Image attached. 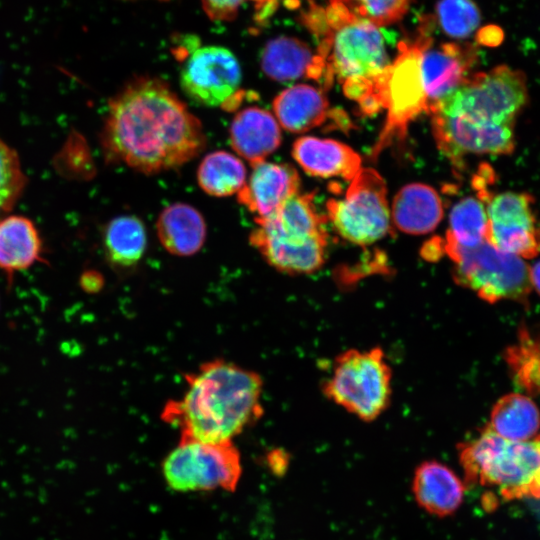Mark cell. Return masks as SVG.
<instances>
[{
  "instance_id": "1",
  "label": "cell",
  "mask_w": 540,
  "mask_h": 540,
  "mask_svg": "<svg viewBox=\"0 0 540 540\" xmlns=\"http://www.w3.org/2000/svg\"><path fill=\"white\" fill-rule=\"evenodd\" d=\"M100 139L108 161L149 175L182 166L206 144L199 119L152 76L134 77L112 97Z\"/></svg>"
},
{
  "instance_id": "2",
  "label": "cell",
  "mask_w": 540,
  "mask_h": 540,
  "mask_svg": "<svg viewBox=\"0 0 540 540\" xmlns=\"http://www.w3.org/2000/svg\"><path fill=\"white\" fill-rule=\"evenodd\" d=\"M186 388L169 400L161 419L181 436L210 443L233 442L263 415V381L252 370L225 359L202 363L185 374Z\"/></svg>"
},
{
  "instance_id": "3",
  "label": "cell",
  "mask_w": 540,
  "mask_h": 540,
  "mask_svg": "<svg viewBox=\"0 0 540 540\" xmlns=\"http://www.w3.org/2000/svg\"><path fill=\"white\" fill-rule=\"evenodd\" d=\"M302 21L319 41L317 53L326 63L323 85L328 88L336 77L364 115L385 109L391 62L380 27L313 2L303 11Z\"/></svg>"
},
{
  "instance_id": "4",
  "label": "cell",
  "mask_w": 540,
  "mask_h": 540,
  "mask_svg": "<svg viewBox=\"0 0 540 540\" xmlns=\"http://www.w3.org/2000/svg\"><path fill=\"white\" fill-rule=\"evenodd\" d=\"M312 193L296 194L272 216L256 221L249 243L273 268L288 274H309L325 261V218Z\"/></svg>"
},
{
  "instance_id": "5",
  "label": "cell",
  "mask_w": 540,
  "mask_h": 540,
  "mask_svg": "<svg viewBox=\"0 0 540 540\" xmlns=\"http://www.w3.org/2000/svg\"><path fill=\"white\" fill-rule=\"evenodd\" d=\"M458 449L466 483L493 488L504 500H540V436L511 441L488 426Z\"/></svg>"
},
{
  "instance_id": "6",
  "label": "cell",
  "mask_w": 540,
  "mask_h": 540,
  "mask_svg": "<svg viewBox=\"0 0 540 540\" xmlns=\"http://www.w3.org/2000/svg\"><path fill=\"white\" fill-rule=\"evenodd\" d=\"M527 99L524 73L500 65L471 74L458 89L431 105L427 114H441L478 125L513 126Z\"/></svg>"
},
{
  "instance_id": "7",
  "label": "cell",
  "mask_w": 540,
  "mask_h": 540,
  "mask_svg": "<svg viewBox=\"0 0 540 540\" xmlns=\"http://www.w3.org/2000/svg\"><path fill=\"white\" fill-rule=\"evenodd\" d=\"M161 473L176 492L232 491L239 483L242 464L233 442L210 443L181 436L163 459Z\"/></svg>"
},
{
  "instance_id": "8",
  "label": "cell",
  "mask_w": 540,
  "mask_h": 540,
  "mask_svg": "<svg viewBox=\"0 0 540 540\" xmlns=\"http://www.w3.org/2000/svg\"><path fill=\"white\" fill-rule=\"evenodd\" d=\"M323 390L329 399L360 419H376L391 396V370L383 351L351 349L342 353Z\"/></svg>"
},
{
  "instance_id": "9",
  "label": "cell",
  "mask_w": 540,
  "mask_h": 540,
  "mask_svg": "<svg viewBox=\"0 0 540 540\" xmlns=\"http://www.w3.org/2000/svg\"><path fill=\"white\" fill-rule=\"evenodd\" d=\"M182 61L180 85L194 102L233 108L241 100V68L235 55L216 45L201 46L194 36H185L174 49Z\"/></svg>"
},
{
  "instance_id": "10",
  "label": "cell",
  "mask_w": 540,
  "mask_h": 540,
  "mask_svg": "<svg viewBox=\"0 0 540 540\" xmlns=\"http://www.w3.org/2000/svg\"><path fill=\"white\" fill-rule=\"evenodd\" d=\"M443 251L454 262L455 280L483 300H522L531 291L529 267L522 258L487 241L472 249L443 246Z\"/></svg>"
},
{
  "instance_id": "11",
  "label": "cell",
  "mask_w": 540,
  "mask_h": 540,
  "mask_svg": "<svg viewBox=\"0 0 540 540\" xmlns=\"http://www.w3.org/2000/svg\"><path fill=\"white\" fill-rule=\"evenodd\" d=\"M424 32L423 21L414 39L400 43L398 55L390 64L386 87L387 117L370 154L374 160L394 142L404 140L408 125L420 114L428 112L420 64Z\"/></svg>"
},
{
  "instance_id": "12",
  "label": "cell",
  "mask_w": 540,
  "mask_h": 540,
  "mask_svg": "<svg viewBox=\"0 0 540 540\" xmlns=\"http://www.w3.org/2000/svg\"><path fill=\"white\" fill-rule=\"evenodd\" d=\"M326 206L337 232L354 244H372L390 232L386 184L372 168H361L345 197L330 199Z\"/></svg>"
},
{
  "instance_id": "13",
  "label": "cell",
  "mask_w": 540,
  "mask_h": 540,
  "mask_svg": "<svg viewBox=\"0 0 540 540\" xmlns=\"http://www.w3.org/2000/svg\"><path fill=\"white\" fill-rule=\"evenodd\" d=\"M487 203V242L495 248L521 258H532L540 250L532 198L525 193L504 192L483 200Z\"/></svg>"
},
{
  "instance_id": "14",
  "label": "cell",
  "mask_w": 540,
  "mask_h": 540,
  "mask_svg": "<svg viewBox=\"0 0 540 540\" xmlns=\"http://www.w3.org/2000/svg\"><path fill=\"white\" fill-rule=\"evenodd\" d=\"M424 25L420 64L430 108L431 105L458 89L471 75L470 71L478 60V50L471 43L435 45L430 35V20L424 19Z\"/></svg>"
},
{
  "instance_id": "15",
  "label": "cell",
  "mask_w": 540,
  "mask_h": 540,
  "mask_svg": "<svg viewBox=\"0 0 540 540\" xmlns=\"http://www.w3.org/2000/svg\"><path fill=\"white\" fill-rule=\"evenodd\" d=\"M432 131L438 148L459 165L467 154H510L515 146L513 126H486L432 113Z\"/></svg>"
},
{
  "instance_id": "16",
  "label": "cell",
  "mask_w": 540,
  "mask_h": 540,
  "mask_svg": "<svg viewBox=\"0 0 540 540\" xmlns=\"http://www.w3.org/2000/svg\"><path fill=\"white\" fill-rule=\"evenodd\" d=\"M300 177L287 163L263 161L237 193L238 202L255 215V222L275 214L291 197L299 193Z\"/></svg>"
},
{
  "instance_id": "17",
  "label": "cell",
  "mask_w": 540,
  "mask_h": 540,
  "mask_svg": "<svg viewBox=\"0 0 540 540\" xmlns=\"http://www.w3.org/2000/svg\"><path fill=\"white\" fill-rule=\"evenodd\" d=\"M411 488L418 506L437 517L454 514L465 494V482L436 460L423 461L416 467Z\"/></svg>"
},
{
  "instance_id": "18",
  "label": "cell",
  "mask_w": 540,
  "mask_h": 540,
  "mask_svg": "<svg viewBox=\"0 0 540 540\" xmlns=\"http://www.w3.org/2000/svg\"><path fill=\"white\" fill-rule=\"evenodd\" d=\"M260 60L263 72L273 80L288 81L305 77L324 84V59L298 38L279 36L269 40Z\"/></svg>"
},
{
  "instance_id": "19",
  "label": "cell",
  "mask_w": 540,
  "mask_h": 540,
  "mask_svg": "<svg viewBox=\"0 0 540 540\" xmlns=\"http://www.w3.org/2000/svg\"><path fill=\"white\" fill-rule=\"evenodd\" d=\"M234 151L252 166L265 161L281 144L276 118L260 107H247L233 118L229 129Z\"/></svg>"
},
{
  "instance_id": "20",
  "label": "cell",
  "mask_w": 540,
  "mask_h": 540,
  "mask_svg": "<svg viewBox=\"0 0 540 540\" xmlns=\"http://www.w3.org/2000/svg\"><path fill=\"white\" fill-rule=\"evenodd\" d=\"M292 156L307 174L317 177L352 180L361 169L360 155L332 139L300 137L293 143Z\"/></svg>"
},
{
  "instance_id": "21",
  "label": "cell",
  "mask_w": 540,
  "mask_h": 540,
  "mask_svg": "<svg viewBox=\"0 0 540 540\" xmlns=\"http://www.w3.org/2000/svg\"><path fill=\"white\" fill-rule=\"evenodd\" d=\"M276 120L292 133L306 132L322 125L330 114L325 94L313 86L298 84L281 91L273 100Z\"/></svg>"
},
{
  "instance_id": "22",
  "label": "cell",
  "mask_w": 540,
  "mask_h": 540,
  "mask_svg": "<svg viewBox=\"0 0 540 540\" xmlns=\"http://www.w3.org/2000/svg\"><path fill=\"white\" fill-rule=\"evenodd\" d=\"M443 218L442 201L436 190L423 183L400 189L392 203V219L401 231L421 235L434 230Z\"/></svg>"
},
{
  "instance_id": "23",
  "label": "cell",
  "mask_w": 540,
  "mask_h": 540,
  "mask_svg": "<svg viewBox=\"0 0 540 540\" xmlns=\"http://www.w3.org/2000/svg\"><path fill=\"white\" fill-rule=\"evenodd\" d=\"M43 245L34 223L19 215L0 219V270L11 281L17 272L43 261Z\"/></svg>"
},
{
  "instance_id": "24",
  "label": "cell",
  "mask_w": 540,
  "mask_h": 540,
  "mask_svg": "<svg viewBox=\"0 0 540 540\" xmlns=\"http://www.w3.org/2000/svg\"><path fill=\"white\" fill-rule=\"evenodd\" d=\"M156 229L165 250L182 257L194 255L202 248L207 231L201 213L185 203L166 207L159 215Z\"/></svg>"
},
{
  "instance_id": "25",
  "label": "cell",
  "mask_w": 540,
  "mask_h": 540,
  "mask_svg": "<svg viewBox=\"0 0 540 540\" xmlns=\"http://www.w3.org/2000/svg\"><path fill=\"white\" fill-rule=\"evenodd\" d=\"M103 246L107 260L114 267L127 269L136 266L147 247L143 222L134 215L112 219L104 229Z\"/></svg>"
},
{
  "instance_id": "26",
  "label": "cell",
  "mask_w": 540,
  "mask_h": 540,
  "mask_svg": "<svg viewBox=\"0 0 540 540\" xmlns=\"http://www.w3.org/2000/svg\"><path fill=\"white\" fill-rule=\"evenodd\" d=\"M489 427L511 441L533 439L540 427V412L527 396L513 393L497 401L492 409Z\"/></svg>"
},
{
  "instance_id": "27",
  "label": "cell",
  "mask_w": 540,
  "mask_h": 540,
  "mask_svg": "<svg viewBox=\"0 0 540 540\" xmlns=\"http://www.w3.org/2000/svg\"><path fill=\"white\" fill-rule=\"evenodd\" d=\"M488 238V217L480 198L467 196L451 209L443 246L475 248Z\"/></svg>"
},
{
  "instance_id": "28",
  "label": "cell",
  "mask_w": 540,
  "mask_h": 540,
  "mask_svg": "<svg viewBox=\"0 0 540 540\" xmlns=\"http://www.w3.org/2000/svg\"><path fill=\"white\" fill-rule=\"evenodd\" d=\"M197 180L200 188L211 196H230L244 186L246 168L235 155L226 151H214L201 161Z\"/></svg>"
},
{
  "instance_id": "29",
  "label": "cell",
  "mask_w": 540,
  "mask_h": 540,
  "mask_svg": "<svg viewBox=\"0 0 540 540\" xmlns=\"http://www.w3.org/2000/svg\"><path fill=\"white\" fill-rule=\"evenodd\" d=\"M411 0H328L339 13L378 27L399 21L408 11Z\"/></svg>"
},
{
  "instance_id": "30",
  "label": "cell",
  "mask_w": 540,
  "mask_h": 540,
  "mask_svg": "<svg viewBox=\"0 0 540 540\" xmlns=\"http://www.w3.org/2000/svg\"><path fill=\"white\" fill-rule=\"evenodd\" d=\"M436 16L442 31L456 39L472 35L481 22L480 10L473 0H439Z\"/></svg>"
},
{
  "instance_id": "31",
  "label": "cell",
  "mask_w": 540,
  "mask_h": 540,
  "mask_svg": "<svg viewBox=\"0 0 540 540\" xmlns=\"http://www.w3.org/2000/svg\"><path fill=\"white\" fill-rule=\"evenodd\" d=\"M26 183L17 153L0 138V219L13 209Z\"/></svg>"
},
{
  "instance_id": "32",
  "label": "cell",
  "mask_w": 540,
  "mask_h": 540,
  "mask_svg": "<svg viewBox=\"0 0 540 540\" xmlns=\"http://www.w3.org/2000/svg\"><path fill=\"white\" fill-rule=\"evenodd\" d=\"M252 3L254 21L264 25L276 11L280 0H201L206 15L213 21H231L245 3Z\"/></svg>"
},
{
  "instance_id": "33",
  "label": "cell",
  "mask_w": 540,
  "mask_h": 540,
  "mask_svg": "<svg viewBox=\"0 0 540 540\" xmlns=\"http://www.w3.org/2000/svg\"><path fill=\"white\" fill-rule=\"evenodd\" d=\"M476 38L479 44L497 46L503 41L504 32L496 25H489L480 29Z\"/></svg>"
},
{
  "instance_id": "34",
  "label": "cell",
  "mask_w": 540,
  "mask_h": 540,
  "mask_svg": "<svg viewBox=\"0 0 540 540\" xmlns=\"http://www.w3.org/2000/svg\"><path fill=\"white\" fill-rule=\"evenodd\" d=\"M80 284L85 291L96 292L103 286V278L96 271H86L81 276Z\"/></svg>"
},
{
  "instance_id": "35",
  "label": "cell",
  "mask_w": 540,
  "mask_h": 540,
  "mask_svg": "<svg viewBox=\"0 0 540 540\" xmlns=\"http://www.w3.org/2000/svg\"><path fill=\"white\" fill-rule=\"evenodd\" d=\"M530 281L534 285L537 292L540 294V261L536 262L531 268H529Z\"/></svg>"
},
{
  "instance_id": "36",
  "label": "cell",
  "mask_w": 540,
  "mask_h": 540,
  "mask_svg": "<svg viewBox=\"0 0 540 540\" xmlns=\"http://www.w3.org/2000/svg\"><path fill=\"white\" fill-rule=\"evenodd\" d=\"M160 1H167V0H160Z\"/></svg>"
}]
</instances>
